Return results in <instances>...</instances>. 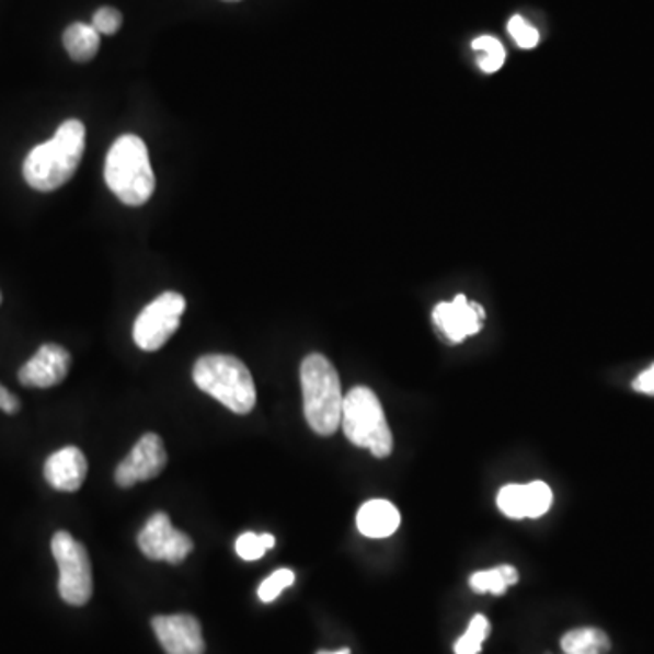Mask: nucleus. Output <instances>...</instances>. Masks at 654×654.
I'll list each match as a JSON object with an SVG mask.
<instances>
[{
  "label": "nucleus",
  "instance_id": "1",
  "mask_svg": "<svg viewBox=\"0 0 654 654\" xmlns=\"http://www.w3.org/2000/svg\"><path fill=\"white\" fill-rule=\"evenodd\" d=\"M85 149V126L79 118L60 124L51 139L27 153L22 175L35 192L51 193L65 186L79 170Z\"/></svg>",
  "mask_w": 654,
  "mask_h": 654
},
{
  "label": "nucleus",
  "instance_id": "2",
  "mask_svg": "<svg viewBox=\"0 0 654 654\" xmlns=\"http://www.w3.org/2000/svg\"><path fill=\"white\" fill-rule=\"evenodd\" d=\"M110 192L131 208L148 203L154 192V173L148 146L137 135H123L113 142L104 164Z\"/></svg>",
  "mask_w": 654,
  "mask_h": 654
},
{
  "label": "nucleus",
  "instance_id": "3",
  "mask_svg": "<svg viewBox=\"0 0 654 654\" xmlns=\"http://www.w3.org/2000/svg\"><path fill=\"white\" fill-rule=\"evenodd\" d=\"M300 383L309 427L320 436L333 435L341 427L344 404L335 366L324 355L311 353L300 364Z\"/></svg>",
  "mask_w": 654,
  "mask_h": 654
},
{
  "label": "nucleus",
  "instance_id": "4",
  "mask_svg": "<svg viewBox=\"0 0 654 654\" xmlns=\"http://www.w3.org/2000/svg\"><path fill=\"white\" fill-rule=\"evenodd\" d=\"M197 388L217 399L237 415H248L256 404V388L250 369L231 355H204L193 367Z\"/></svg>",
  "mask_w": 654,
  "mask_h": 654
},
{
  "label": "nucleus",
  "instance_id": "5",
  "mask_svg": "<svg viewBox=\"0 0 654 654\" xmlns=\"http://www.w3.org/2000/svg\"><path fill=\"white\" fill-rule=\"evenodd\" d=\"M341 426L353 446L366 447L372 457L386 458L393 452V433L371 389L358 386L344 397Z\"/></svg>",
  "mask_w": 654,
  "mask_h": 654
},
{
  "label": "nucleus",
  "instance_id": "6",
  "mask_svg": "<svg viewBox=\"0 0 654 654\" xmlns=\"http://www.w3.org/2000/svg\"><path fill=\"white\" fill-rule=\"evenodd\" d=\"M51 553L59 565L60 598L70 606H85L93 595V571L90 554L68 531L51 538Z\"/></svg>",
  "mask_w": 654,
  "mask_h": 654
},
{
  "label": "nucleus",
  "instance_id": "7",
  "mask_svg": "<svg viewBox=\"0 0 654 654\" xmlns=\"http://www.w3.org/2000/svg\"><path fill=\"white\" fill-rule=\"evenodd\" d=\"M186 311V298L181 292L165 291L149 302L134 324V341L142 352H159L175 335Z\"/></svg>",
  "mask_w": 654,
  "mask_h": 654
},
{
  "label": "nucleus",
  "instance_id": "8",
  "mask_svg": "<svg viewBox=\"0 0 654 654\" xmlns=\"http://www.w3.org/2000/svg\"><path fill=\"white\" fill-rule=\"evenodd\" d=\"M146 559L168 564H182L193 551V540L186 532L179 531L165 513H154L137 537Z\"/></svg>",
  "mask_w": 654,
  "mask_h": 654
},
{
  "label": "nucleus",
  "instance_id": "9",
  "mask_svg": "<svg viewBox=\"0 0 654 654\" xmlns=\"http://www.w3.org/2000/svg\"><path fill=\"white\" fill-rule=\"evenodd\" d=\"M168 463L164 441L159 435L148 433L142 436L128 457L118 463L115 471V482L121 487H134L139 482H148L159 477Z\"/></svg>",
  "mask_w": 654,
  "mask_h": 654
},
{
  "label": "nucleus",
  "instance_id": "10",
  "mask_svg": "<svg viewBox=\"0 0 654 654\" xmlns=\"http://www.w3.org/2000/svg\"><path fill=\"white\" fill-rule=\"evenodd\" d=\"M71 367V355L59 344H44L19 369V382L26 388L48 389L65 382Z\"/></svg>",
  "mask_w": 654,
  "mask_h": 654
},
{
  "label": "nucleus",
  "instance_id": "11",
  "mask_svg": "<svg viewBox=\"0 0 654 654\" xmlns=\"http://www.w3.org/2000/svg\"><path fill=\"white\" fill-rule=\"evenodd\" d=\"M484 308L477 302H469L466 295H457L451 302L436 303L433 309V322L451 342H462L482 330Z\"/></svg>",
  "mask_w": 654,
  "mask_h": 654
},
{
  "label": "nucleus",
  "instance_id": "12",
  "mask_svg": "<svg viewBox=\"0 0 654 654\" xmlns=\"http://www.w3.org/2000/svg\"><path fill=\"white\" fill-rule=\"evenodd\" d=\"M160 645L168 654H204L203 628L192 615H168L151 620Z\"/></svg>",
  "mask_w": 654,
  "mask_h": 654
},
{
  "label": "nucleus",
  "instance_id": "13",
  "mask_svg": "<svg viewBox=\"0 0 654 654\" xmlns=\"http://www.w3.org/2000/svg\"><path fill=\"white\" fill-rule=\"evenodd\" d=\"M88 460L79 447H62L44 463V477L54 490L74 493L84 484Z\"/></svg>",
  "mask_w": 654,
  "mask_h": 654
},
{
  "label": "nucleus",
  "instance_id": "14",
  "mask_svg": "<svg viewBox=\"0 0 654 654\" xmlns=\"http://www.w3.org/2000/svg\"><path fill=\"white\" fill-rule=\"evenodd\" d=\"M400 526V513L388 501H369L358 509L357 527L367 538H388Z\"/></svg>",
  "mask_w": 654,
  "mask_h": 654
},
{
  "label": "nucleus",
  "instance_id": "15",
  "mask_svg": "<svg viewBox=\"0 0 654 654\" xmlns=\"http://www.w3.org/2000/svg\"><path fill=\"white\" fill-rule=\"evenodd\" d=\"M66 51L74 62H90L101 48V33L84 22H74L62 35Z\"/></svg>",
  "mask_w": 654,
  "mask_h": 654
},
{
  "label": "nucleus",
  "instance_id": "16",
  "mask_svg": "<svg viewBox=\"0 0 654 654\" xmlns=\"http://www.w3.org/2000/svg\"><path fill=\"white\" fill-rule=\"evenodd\" d=\"M560 644L564 654H607L611 650L609 636L596 628L573 629Z\"/></svg>",
  "mask_w": 654,
  "mask_h": 654
},
{
  "label": "nucleus",
  "instance_id": "17",
  "mask_svg": "<svg viewBox=\"0 0 654 654\" xmlns=\"http://www.w3.org/2000/svg\"><path fill=\"white\" fill-rule=\"evenodd\" d=\"M516 582H518V571L513 565H498L493 570L477 571L469 578V585L474 593H491V595H504Z\"/></svg>",
  "mask_w": 654,
  "mask_h": 654
},
{
  "label": "nucleus",
  "instance_id": "18",
  "mask_svg": "<svg viewBox=\"0 0 654 654\" xmlns=\"http://www.w3.org/2000/svg\"><path fill=\"white\" fill-rule=\"evenodd\" d=\"M275 543H277V540L269 532H264V535L244 532V535L237 538L234 549H237L240 559L253 562V560L262 559L269 549L275 548Z\"/></svg>",
  "mask_w": 654,
  "mask_h": 654
},
{
  "label": "nucleus",
  "instance_id": "19",
  "mask_svg": "<svg viewBox=\"0 0 654 654\" xmlns=\"http://www.w3.org/2000/svg\"><path fill=\"white\" fill-rule=\"evenodd\" d=\"M490 622L484 615H477L469 623L468 631L457 640L455 653L457 654H479L482 651V644L490 634Z\"/></svg>",
  "mask_w": 654,
  "mask_h": 654
},
{
  "label": "nucleus",
  "instance_id": "20",
  "mask_svg": "<svg viewBox=\"0 0 654 654\" xmlns=\"http://www.w3.org/2000/svg\"><path fill=\"white\" fill-rule=\"evenodd\" d=\"M473 49L484 54V57L479 59V66L485 73H495L506 62V49H504L498 38L490 37V35L474 38Z\"/></svg>",
  "mask_w": 654,
  "mask_h": 654
},
{
  "label": "nucleus",
  "instance_id": "21",
  "mask_svg": "<svg viewBox=\"0 0 654 654\" xmlns=\"http://www.w3.org/2000/svg\"><path fill=\"white\" fill-rule=\"evenodd\" d=\"M496 504H498V509L509 518H515V520L527 518L526 485L509 484L502 487L501 493L496 496Z\"/></svg>",
  "mask_w": 654,
  "mask_h": 654
},
{
  "label": "nucleus",
  "instance_id": "22",
  "mask_svg": "<svg viewBox=\"0 0 654 654\" xmlns=\"http://www.w3.org/2000/svg\"><path fill=\"white\" fill-rule=\"evenodd\" d=\"M527 518H540L553 506V491L546 482L526 484Z\"/></svg>",
  "mask_w": 654,
  "mask_h": 654
},
{
  "label": "nucleus",
  "instance_id": "23",
  "mask_svg": "<svg viewBox=\"0 0 654 654\" xmlns=\"http://www.w3.org/2000/svg\"><path fill=\"white\" fill-rule=\"evenodd\" d=\"M292 584H295V573L283 567V570L275 571L272 576H267L266 581L262 582L261 587H259V598L264 604L275 601L280 593L291 587Z\"/></svg>",
  "mask_w": 654,
  "mask_h": 654
},
{
  "label": "nucleus",
  "instance_id": "24",
  "mask_svg": "<svg viewBox=\"0 0 654 654\" xmlns=\"http://www.w3.org/2000/svg\"><path fill=\"white\" fill-rule=\"evenodd\" d=\"M510 37L515 38V43L524 49L537 48L540 43V33L537 27L531 26L524 16L515 15L507 24Z\"/></svg>",
  "mask_w": 654,
  "mask_h": 654
},
{
  "label": "nucleus",
  "instance_id": "25",
  "mask_svg": "<svg viewBox=\"0 0 654 654\" xmlns=\"http://www.w3.org/2000/svg\"><path fill=\"white\" fill-rule=\"evenodd\" d=\"M91 26L95 27L101 35H115L123 26V13L115 8L104 5L101 10L95 11Z\"/></svg>",
  "mask_w": 654,
  "mask_h": 654
},
{
  "label": "nucleus",
  "instance_id": "26",
  "mask_svg": "<svg viewBox=\"0 0 654 654\" xmlns=\"http://www.w3.org/2000/svg\"><path fill=\"white\" fill-rule=\"evenodd\" d=\"M633 389L639 393L654 394V364L634 378Z\"/></svg>",
  "mask_w": 654,
  "mask_h": 654
},
{
  "label": "nucleus",
  "instance_id": "27",
  "mask_svg": "<svg viewBox=\"0 0 654 654\" xmlns=\"http://www.w3.org/2000/svg\"><path fill=\"white\" fill-rule=\"evenodd\" d=\"M0 410L8 413V415H15L21 410V402L15 394L10 393L4 386H0Z\"/></svg>",
  "mask_w": 654,
  "mask_h": 654
},
{
  "label": "nucleus",
  "instance_id": "28",
  "mask_svg": "<svg viewBox=\"0 0 654 654\" xmlns=\"http://www.w3.org/2000/svg\"><path fill=\"white\" fill-rule=\"evenodd\" d=\"M317 654H352L349 650H341V651H320Z\"/></svg>",
  "mask_w": 654,
  "mask_h": 654
},
{
  "label": "nucleus",
  "instance_id": "29",
  "mask_svg": "<svg viewBox=\"0 0 654 654\" xmlns=\"http://www.w3.org/2000/svg\"><path fill=\"white\" fill-rule=\"evenodd\" d=\"M223 2H239V0H223Z\"/></svg>",
  "mask_w": 654,
  "mask_h": 654
},
{
  "label": "nucleus",
  "instance_id": "30",
  "mask_svg": "<svg viewBox=\"0 0 654 654\" xmlns=\"http://www.w3.org/2000/svg\"><path fill=\"white\" fill-rule=\"evenodd\" d=\"M0 302H2V295H0Z\"/></svg>",
  "mask_w": 654,
  "mask_h": 654
}]
</instances>
